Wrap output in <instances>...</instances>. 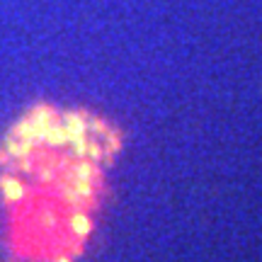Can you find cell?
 Returning a JSON list of instances; mask_svg holds the SVG:
<instances>
[{
  "label": "cell",
  "mask_w": 262,
  "mask_h": 262,
  "mask_svg": "<svg viewBox=\"0 0 262 262\" xmlns=\"http://www.w3.org/2000/svg\"><path fill=\"white\" fill-rule=\"evenodd\" d=\"M3 148L8 151V155H10L13 160H20V158L32 155L34 143L27 141V138H17V136H13V134H8V136H5V143H3Z\"/></svg>",
  "instance_id": "obj_1"
},
{
  "label": "cell",
  "mask_w": 262,
  "mask_h": 262,
  "mask_svg": "<svg viewBox=\"0 0 262 262\" xmlns=\"http://www.w3.org/2000/svg\"><path fill=\"white\" fill-rule=\"evenodd\" d=\"M105 151H107V155H105V160L107 163H112L114 158H117V153L122 151V136H119V131H112L105 136Z\"/></svg>",
  "instance_id": "obj_8"
},
{
  "label": "cell",
  "mask_w": 262,
  "mask_h": 262,
  "mask_svg": "<svg viewBox=\"0 0 262 262\" xmlns=\"http://www.w3.org/2000/svg\"><path fill=\"white\" fill-rule=\"evenodd\" d=\"M68 143H70V148H73L75 158H85V153H88V138H85V134H73L68 138Z\"/></svg>",
  "instance_id": "obj_10"
},
{
  "label": "cell",
  "mask_w": 262,
  "mask_h": 262,
  "mask_svg": "<svg viewBox=\"0 0 262 262\" xmlns=\"http://www.w3.org/2000/svg\"><path fill=\"white\" fill-rule=\"evenodd\" d=\"M73 175H75V180H85V182H93V180H100L97 165L93 163V160H80L78 165L73 167Z\"/></svg>",
  "instance_id": "obj_7"
},
{
  "label": "cell",
  "mask_w": 262,
  "mask_h": 262,
  "mask_svg": "<svg viewBox=\"0 0 262 262\" xmlns=\"http://www.w3.org/2000/svg\"><path fill=\"white\" fill-rule=\"evenodd\" d=\"M10 134L17 136V138H27V141H32V136H34V122H32L29 117H22V119L13 126ZM32 143H34V141H32Z\"/></svg>",
  "instance_id": "obj_9"
},
{
  "label": "cell",
  "mask_w": 262,
  "mask_h": 262,
  "mask_svg": "<svg viewBox=\"0 0 262 262\" xmlns=\"http://www.w3.org/2000/svg\"><path fill=\"white\" fill-rule=\"evenodd\" d=\"M56 262H73V260H68V257H58Z\"/></svg>",
  "instance_id": "obj_18"
},
{
  "label": "cell",
  "mask_w": 262,
  "mask_h": 262,
  "mask_svg": "<svg viewBox=\"0 0 262 262\" xmlns=\"http://www.w3.org/2000/svg\"><path fill=\"white\" fill-rule=\"evenodd\" d=\"M85 155H90L93 163H100V160H102V143L90 138V141H88V153H85Z\"/></svg>",
  "instance_id": "obj_13"
},
{
  "label": "cell",
  "mask_w": 262,
  "mask_h": 262,
  "mask_svg": "<svg viewBox=\"0 0 262 262\" xmlns=\"http://www.w3.org/2000/svg\"><path fill=\"white\" fill-rule=\"evenodd\" d=\"M63 126L68 129V134H85L88 131V119H85L80 112H66L63 114Z\"/></svg>",
  "instance_id": "obj_5"
},
{
  "label": "cell",
  "mask_w": 262,
  "mask_h": 262,
  "mask_svg": "<svg viewBox=\"0 0 262 262\" xmlns=\"http://www.w3.org/2000/svg\"><path fill=\"white\" fill-rule=\"evenodd\" d=\"M54 178H56V175H54V172H51V170H44L42 175H39V180H42V182H51V180H54Z\"/></svg>",
  "instance_id": "obj_16"
},
{
  "label": "cell",
  "mask_w": 262,
  "mask_h": 262,
  "mask_svg": "<svg viewBox=\"0 0 262 262\" xmlns=\"http://www.w3.org/2000/svg\"><path fill=\"white\" fill-rule=\"evenodd\" d=\"M0 190H3V194H5L8 202H20V199L25 197V187H22V182L15 180L13 175H3V178H0Z\"/></svg>",
  "instance_id": "obj_2"
},
{
  "label": "cell",
  "mask_w": 262,
  "mask_h": 262,
  "mask_svg": "<svg viewBox=\"0 0 262 262\" xmlns=\"http://www.w3.org/2000/svg\"><path fill=\"white\" fill-rule=\"evenodd\" d=\"M44 223H49V226H56V216L51 211H44Z\"/></svg>",
  "instance_id": "obj_15"
},
{
  "label": "cell",
  "mask_w": 262,
  "mask_h": 262,
  "mask_svg": "<svg viewBox=\"0 0 262 262\" xmlns=\"http://www.w3.org/2000/svg\"><path fill=\"white\" fill-rule=\"evenodd\" d=\"M8 160H10V155L5 148H0V165H8Z\"/></svg>",
  "instance_id": "obj_17"
},
{
  "label": "cell",
  "mask_w": 262,
  "mask_h": 262,
  "mask_svg": "<svg viewBox=\"0 0 262 262\" xmlns=\"http://www.w3.org/2000/svg\"><path fill=\"white\" fill-rule=\"evenodd\" d=\"M88 129H90L97 138H105L107 134H110V126H107V122H105V119H100V117H90V119H88Z\"/></svg>",
  "instance_id": "obj_11"
},
{
  "label": "cell",
  "mask_w": 262,
  "mask_h": 262,
  "mask_svg": "<svg viewBox=\"0 0 262 262\" xmlns=\"http://www.w3.org/2000/svg\"><path fill=\"white\" fill-rule=\"evenodd\" d=\"M68 226L78 238H88V235L93 233V221H90V216L83 214V211H75V214L68 219Z\"/></svg>",
  "instance_id": "obj_3"
},
{
  "label": "cell",
  "mask_w": 262,
  "mask_h": 262,
  "mask_svg": "<svg viewBox=\"0 0 262 262\" xmlns=\"http://www.w3.org/2000/svg\"><path fill=\"white\" fill-rule=\"evenodd\" d=\"M17 167H20L22 172H32V170H34V165H32V155H27V158H20V160H17Z\"/></svg>",
  "instance_id": "obj_14"
},
{
  "label": "cell",
  "mask_w": 262,
  "mask_h": 262,
  "mask_svg": "<svg viewBox=\"0 0 262 262\" xmlns=\"http://www.w3.org/2000/svg\"><path fill=\"white\" fill-rule=\"evenodd\" d=\"M73 187L83 194L85 199H93V197H95V187H93V182H85V180H73Z\"/></svg>",
  "instance_id": "obj_12"
},
{
  "label": "cell",
  "mask_w": 262,
  "mask_h": 262,
  "mask_svg": "<svg viewBox=\"0 0 262 262\" xmlns=\"http://www.w3.org/2000/svg\"><path fill=\"white\" fill-rule=\"evenodd\" d=\"M61 199H63L66 204H70L73 209H83L85 204L90 202V199H85L83 194L73 187V182H61Z\"/></svg>",
  "instance_id": "obj_4"
},
{
  "label": "cell",
  "mask_w": 262,
  "mask_h": 262,
  "mask_svg": "<svg viewBox=\"0 0 262 262\" xmlns=\"http://www.w3.org/2000/svg\"><path fill=\"white\" fill-rule=\"evenodd\" d=\"M68 138H70V134H68V129L63 126V122H56V124H51V129H49V134H46V141L44 143H49V146H66L68 143Z\"/></svg>",
  "instance_id": "obj_6"
}]
</instances>
